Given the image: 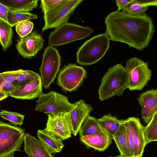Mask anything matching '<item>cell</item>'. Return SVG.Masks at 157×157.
<instances>
[{
	"instance_id": "obj_32",
	"label": "cell",
	"mask_w": 157,
	"mask_h": 157,
	"mask_svg": "<svg viewBox=\"0 0 157 157\" xmlns=\"http://www.w3.org/2000/svg\"><path fill=\"white\" fill-rule=\"evenodd\" d=\"M65 1V0H41L40 7L44 13L56 8Z\"/></svg>"
},
{
	"instance_id": "obj_6",
	"label": "cell",
	"mask_w": 157,
	"mask_h": 157,
	"mask_svg": "<svg viewBox=\"0 0 157 157\" xmlns=\"http://www.w3.org/2000/svg\"><path fill=\"white\" fill-rule=\"evenodd\" d=\"M36 103L35 110L48 115L70 112L74 106L67 97L54 91L42 93Z\"/></svg>"
},
{
	"instance_id": "obj_35",
	"label": "cell",
	"mask_w": 157,
	"mask_h": 157,
	"mask_svg": "<svg viewBox=\"0 0 157 157\" xmlns=\"http://www.w3.org/2000/svg\"><path fill=\"white\" fill-rule=\"evenodd\" d=\"M10 11L7 7L0 3V19L8 22L7 16Z\"/></svg>"
},
{
	"instance_id": "obj_18",
	"label": "cell",
	"mask_w": 157,
	"mask_h": 157,
	"mask_svg": "<svg viewBox=\"0 0 157 157\" xmlns=\"http://www.w3.org/2000/svg\"><path fill=\"white\" fill-rule=\"evenodd\" d=\"M41 78L27 84L19 89L8 94L11 97L20 99L34 100L42 93Z\"/></svg>"
},
{
	"instance_id": "obj_23",
	"label": "cell",
	"mask_w": 157,
	"mask_h": 157,
	"mask_svg": "<svg viewBox=\"0 0 157 157\" xmlns=\"http://www.w3.org/2000/svg\"><path fill=\"white\" fill-rule=\"evenodd\" d=\"M12 27L7 22L0 19V40L3 51L5 52L12 42Z\"/></svg>"
},
{
	"instance_id": "obj_17",
	"label": "cell",
	"mask_w": 157,
	"mask_h": 157,
	"mask_svg": "<svg viewBox=\"0 0 157 157\" xmlns=\"http://www.w3.org/2000/svg\"><path fill=\"white\" fill-rule=\"evenodd\" d=\"M24 151L29 157H53V154L39 140L28 133L24 140Z\"/></svg>"
},
{
	"instance_id": "obj_26",
	"label": "cell",
	"mask_w": 157,
	"mask_h": 157,
	"mask_svg": "<svg viewBox=\"0 0 157 157\" xmlns=\"http://www.w3.org/2000/svg\"><path fill=\"white\" fill-rule=\"evenodd\" d=\"M37 16L29 12L10 11L7 16V22L13 27L21 22L37 19Z\"/></svg>"
},
{
	"instance_id": "obj_4",
	"label": "cell",
	"mask_w": 157,
	"mask_h": 157,
	"mask_svg": "<svg viewBox=\"0 0 157 157\" xmlns=\"http://www.w3.org/2000/svg\"><path fill=\"white\" fill-rule=\"evenodd\" d=\"M94 30L87 26L67 22L55 28L51 32L48 43L52 46H58L90 36Z\"/></svg>"
},
{
	"instance_id": "obj_10",
	"label": "cell",
	"mask_w": 157,
	"mask_h": 157,
	"mask_svg": "<svg viewBox=\"0 0 157 157\" xmlns=\"http://www.w3.org/2000/svg\"><path fill=\"white\" fill-rule=\"evenodd\" d=\"M86 74V71L83 67L69 63L59 71L56 83L64 90L73 91L82 84Z\"/></svg>"
},
{
	"instance_id": "obj_21",
	"label": "cell",
	"mask_w": 157,
	"mask_h": 157,
	"mask_svg": "<svg viewBox=\"0 0 157 157\" xmlns=\"http://www.w3.org/2000/svg\"><path fill=\"white\" fill-rule=\"evenodd\" d=\"M0 3L10 11L29 12L38 6L37 0H0Z\"/></svg>"
},
{
	"instance_id": "obj_33",
	"label": "cell",
	"mask_w": 157,
	"mask_h": 157,
	"mask_svg": "<svg viewBox=\"0 0 157 157\" xmlns=\"http://www.w3.org/2000/svg\"><path fill=\"white\" fill-rule=\"evenodd\" d=\"M24 70L20 69L17 70L3 72L0 74L5 81L10 82H13L22 74Z\"/></svg>"
},
{
	"instance_id": "obj_2",
	"label": "cell",
	"mask_w": 157,
	"mask_h": 157,
	"mask_svg": "<svg viewBox=\"0 0 157 157\" xmlns=\"http://www.w3.org/2000/svg\"><path fill=\"white\" fill-rule=\"evenodd\" d=\"M128 74L121 63L109 68L103 77L98 93L101 101L117 95L128 88Z\"/></svg>"
},
{
	"instance_id": "obj_11",
	"label": "cell",
	"mask_w": 157,
	"mask_h": 157,
	"mask_svg": "<svg viewBox=\"0 0 157 157\" xmlns=\"http://www.w3.org/2000/svg\"><path fill=\"white\" fill-rule=\"evenodd\" d=\"M70 112L48 115L45 129L63 141L71 137Z\"/></svg>"
},
{
	"instance_id": "obj_30",
	"label": "cell",
	"mask_w": 157,
	"mask_h": 157,
	"mask_svg": "<svg viewBox=\"0 0 157 157\" xmlns=\"http://www.w3.org/2000/svg\"><path fill=\"white\" fill-rule=\"evenodd\" d=\"M33 23L30 21L21 22L15 25L17 33L21 37H23L30 34L33 27Z\"/></svg>"
},
{
	"instance_id": "obj_34",
	"label": "cell",
	"mask_w": 157,
	"mask_h": 157,
	"mask_svg": "<svg viewBox=\"0 0 157 157\" xmlns=\"http://www.w3.org/2000/svg\"><path fill=\"white\" fill-rule=\"evenodd\" d=\"M21 87L15 85L13 82H8L5 81L0 83V89L8 94L13 92Z\"/></svg>"
},
{
	"instance_id": "obj_37",
	"label": "cell",
	"mask_w": 157,
	"mask_h": 157,
	"mask_svg": "<svg viewBox=\"0 0 157 157\" xmlns=\"http://www.w3.org/2000/svg\"><path fill=\"white\" fill-rule=\"evenodd\" d=\"M9 96L8 94L0 89V100L1 101L6 98Z\"/></svg>"
},
{
	"instance_id": "obj_40",
	"label": "cell",
	"mask_w": 157,
	"mask_h": 157,
	"mask_svg": "<svg viewBox=\"0 0 157 157\" xmlns=\"http://www.w3.org/2000/svg\"><path fill=\"white\" fill-rule=\"evenodd\" d=\"M108 157H125V156H123L120 155H118V156H115V157H112V156H109Z\"/></svg>"
},
{
	"instance_id": "obj_38",
	"label": "cell",
	"mask_w": 157,
	"mask_h": 157,
	"mask_svg": "<svg viewBox=\"0 0 157 157\" xmlns=\"http://www.w3.org/2000/svg\"><path fill=\"white\" fill-rule=\"evenodd\" d=\"M14 153H13L10 154H9V155H6L4 156V157H15L14 155Z\"/></svg>"
},
{
	"instance_id": "obj_27",
	"label": "cell",
	"mask_w": 157,
	"mask_h": 157,
	"mask_svg": "<svg viewBox=\"0 0 157 157\" xmlns=\"http://www.w3.org/2000/svg\"><path fill=\"white\" fill-rule=\"evenodd\" d=\"M40 78L41 76L39 74L30 70H25L24 73L13 83L22 87Z\"/></svg>"
},
{
	"instance_id": "obj_5",
	"label": "cell",
	"mask_w": 157,
	"mask_h": 157,
	"mask_svg": "<svg viewBox=\"0 0 157 157\" xmlns=\"http://www.w3.org/2000/svg\"><path fill=\"white\" fill-rule=\"evenodd\" d=\"M25 134L24 129L1 121L0 157L20 151Z\"/></svg>"
},
{
	"instance_id": "obj_3",
	"label": "cell",
	"mask_w": 157,
	"mask_h": 157,
	"mask_svg": "<svg viewBox=\"0 0 157 157\" xmlns=\"http://www.w3.org/2000/svg\"><path fill=\"white\" fill-rule=\"evenodd\" d=\"M109 37L105 33L93 36L86 41L76 53L77 62L82 65H91L100 60L109 46Z\"/></svg>"
},
{
	"instance_id": "obj_15",
	"label": "cell",
	"mask_w": 157,
	"mask_h": 157,
	"mask_svg": "<svg viewBox=\"0 0 157 157\" xmlns=\"http://www.w3.org/2000/svg\"><path fill=\"white\" fill-rule=\"evenodd\" d=\"M129 124L134 147V157H142L145 147L147 144L144 132V127L138 118L135 117L127 119Z\"/></svg>"
},
{
	"instance_id": "obj_36",
	"label": "cell",
	"mask_w": 157,
	"mask_h": 157,
	"mask_svg": "<svg viewBox=\"0 0 157 157\" xmlns=\"http://www.w3.org/2000/svg\"><path fill=\"white\" fill-rule=\"evenodd\" d=\"M131 0H116V5L118 7L117 10L123 11L127 5Z\"/></svg>"
},
{
	"instance_id": "obj_31",
	"label": "cell",
	"mask_w": 157,
	"mask_h": 157,
	"mask_svg": "<svg viewBox=\"0 0 157 157\" xmlns=\"http://www.w3.org/2000/svg\"><path fill=\"white\" fill-rule=\"evenodd\" d=\"M123 124L125 128L126 141L129 154L130 157H134V151L133 141L129 123L127 119L124 120Z\"/></svg>"
},
{
	"instance_id": "obj_14",
	"label": "cell",
	"mask_w": 157,
	"mask_h": 157,
	"mask_svg": "<svg viewBox=\"0 0 157 157\" xmlns=\"http://www.w3.org/2000/svg\"><path fill=\"white\" fill-rule=\"evenodd\" d=\"M93 109L91 105L86 104L82 100L74 103V107L70 112L71 128L74 136L77 135L83 122Z\"/></svg>"
},
{
	"instance_id": "obj_28",
	"label": "cell",
	"mask_w": 157,
	"mask_h": 157,
	"mask_svg": "<svg viewBox=\"0 0 157 157\" xmlns=\"http://www.w3.org/2000/svg\"><path fill=\"white\" fill-rule=\"evenodd\" d=\"M144 132L147 143L152 142L153 139L157 135V112L144 127Z\"/></svg>"
},
{
	"instance_id": "obj_29",
	"label": "cell",
	"mask_w": 157,
	"mask_h": 157,
	"mask_svg": "<svg viewBox=\"0 0 157 157\" xmlns=\"http://www.w3.org/2000/svg\"><path fill=\"white\" fill-rule=\"evenodd\" d=\"M0 115L4 119L15 125H22L25 117L24 115L21 113L5 110H1Z\"/></svg>"
},
{
	"instance_id": "obj_25",
	"label": "cell",
	"mask_w": 157,
	"mask_h": 157,
	"mask_svg": "<svg viewBox=\"0 0 157 157\" xmlns=\"http://www.w3.org/2000/svg\"><path fill=\"white\" fill-rule=\"evenodd\" d=\"M103 129L98 122V119L89 116L84 121L79 129L80 137L91 135Z\"/></svg>"
},
{
	"instance_id": "obj_8",
	"label": "cell",
	"mask_w": 157,
	"mask_h": 157,
	"mask_svg": "<svg viewBox=\"0 0 157 157\" xmlns=\"http://www.w3.org/2000/svg\"><path fill=\"white\" fill-rule=\"evenodd\" d=\"M61 59L59 51L56 48L49 45L45 49L39 68L43 86L45 89L49 88L53 82L59 71Z\"/></svg>"
},
{
	"instance_id": "obj_24",
	"label": "cell",
	"mask_w": 157,
	"mask_h": 157,
	"mask_svg": "<svg viewBox=\"0 0 157 157\" xmlns=\"http://www.w3.org/2000/svg\"><path fill=\"white\" fill-rule=\"evenodd\" d=\"M125 128L122 123L114 135L113 139L116 144L121 155L130 157L126 141Z\"/></svg>"
},
{
	"instance_id": "obj_39",
	"label": "cell",
	"mask_w": 157,
	"mask_h": 157,
	"mask_svg": "<svg viewBox=\"0 0 157 157\" xmlns=\"http://www.w3.org/2000/svg\"><path fill=\"white\" fill-rule=\"evenodd\" d=\"M157 141V135L153 139V140H152V142L153 141Z\"/></svg>"
},
{
	"instance_id": "obj_9",
	"label": "cell",
	"mask_w": 157,
	"mask_h": 157,
	"mask_svg": "<svg viewBox=\"0 0 157 157\" xmlns=\"http://www.w3.org/2000/svg\"><path fill=\"white\" fill-rule=\"evenodd\" d=\"M82 0H65L55 9L44 13V25L42 29L44 32L49 29L56 28L67 22L70 16Z\"/></svg>"
},
{
	"instance_id": "obj_7",
	"label": "cell",
	"mask_w": 157,
	"mask_h": 157,
	"mask_svg": "<svg viewBox=\"0 0 157 157\" xmlns=\"http://www.w3.org/2000/svg\"><path fill=\"white\" fill-rule=\"evenodd\" d=\"M125 68L128 74V88L141 90L151 79V70L146 62L136 57L129 59Z\"/></svg>"
},
{
	"instance_id": "obj_1",
	"label": "cell",
	"mask_w": 157,
	"mask_h": 157,
	"mask_svg": "<svg viewBox=\"0 0 157 157\" xmlns=\"http://www.w3.org/2000/svg\"><path fill=\"white\" fill-rule=\"evenodd\" d=\"M105 33L112 41L123 43L140 51L147 47L155 32L151 18L136 16L117 10L106 17Z\"/></svg>"
},
{
	"instance_id": "obj_22",
	"label": "cell",
	"mask_w": 157,
	"mask_h": 157,
	"mask_svg": "<svg viewBox=\"0 0 157 157\" xmlns=\"http://www.w3.org/2000/svg\"><path fill=\"white\" fill-rule=\"evenodd\" d=\"M124 121L119 120L116 117L113 116L110 114L105 115L98 119V122L101 126L109 134L113 139L114 135Z\"/></svg>"
},
{
	"instance_id": "obj_16",
	"label": "cell",
	"mask_w": 157,
	"mask_h": 157,
	"mask_svg": "<svg viewBox=\"0 0 157 157\" xmlns=\"http://www.w3.org/2000/svg\"><path fill=\"white\" fill-rule=\"evenodd\" d=\"M112 138L104 129L91 135L80 137V141L87 148H92L99 151H104L112 143Z\"/></svg>"
},
{
	"instance_id": "obj_13",
	"label": "cell",
	"mask_w": 157,
	"mask_h": 157,
	"mask_svg": "<svg viewBox=\"0 0 157 157\" xmlns=\"http://www.w3.org/2000/svg\"><path fill=\"white\" fill-rule=\"evenodd\" d=\"M141 107V117L147 124L157 112V89H151L143 92L137 98Z\"/></svg>"
},
{
	"instance_id": "obj_12",
	"label": "cell",
	"mask_w": 157,
	"mask_h": 157,
	"mask_svg": "<svg viewBox=\"0 0 157 157\" xmlns=\"http://www.w3.org/2000/svg\"><path fill=\"white\" fill-rule=\"evenodd\" d=\"M45 40L36 31L17 40L16 48L19 55L25 58L31 59L35 57L43 47Z\"/></svg>"
},
{
	"instance_id": "obj_20",
	"label": "cell",
	"mask_w": 157,
	"mask_h": 157,
	"mask_svg": "<svg viewBox=\"0 0 157 157\" xmlns=\"http://www.w3.org/2000/svg\"><path fill=\"white\" fill-rule=\"evenodd\" d=\"M157 6V0H131L122 12L133 15L140 16L147 14L148 7Z\"/></svg>"
},
{
	"instance_id": "obj_19",
	"label": "cell",
	"mask_w": 157,
	"mask_h": 157,
	"mask_svg": "<svg viewBox=\"0 0 157 157\" xmlns=\"http://www.w3.org/2000/svg\"><path fill=\"white\" fill-rule=\"evenodd\" d=\"M37 136L39 140L54 154L61 152L64 147L62 140L45 128L38 130Z\"/></svg>"
}]
</instances>
